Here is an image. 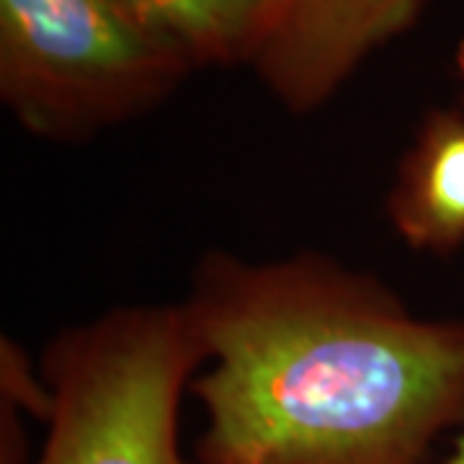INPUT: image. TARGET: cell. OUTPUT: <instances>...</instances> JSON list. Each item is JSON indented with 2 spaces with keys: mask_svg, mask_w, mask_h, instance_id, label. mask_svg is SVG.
<instances>
[{
  "mask_svg": "<svg viewBox=\"0 0 464 464\" xmlns=\"http://www.w3.org/2000/svg\"><path fill=\"white\" fill-rule=\"evenodd\" d=\"M207 362L197 464H433L464 431V320L325 253L209 250L183 299Z\"/></svg>",
  "mask_w": 464,
  "mask_h": 464,
  "instance_id": "1",
  "label": "cell"
},
{
  "mask_svg": "<svg viewBox=\"0 0 464 464\" xmlns=\"http://www.w3.org/2000/svg\"><path fill=\"white\" fill-rule=\"evenodd\" d=\"M204 362L183 302L60 331L42 353L52 402L36 464H197L181 449V402Z\"/></svg>",
  "mask_w": 464,
  "mask_h": 464,
  "instance_id": "2",
  "label": "cell"
},
{
  "mask_svg": "<svg viewBox=\"0 0 464 464\" xmlns=\"http://www.w3.org/2000/svg\"><path fill=\"white\" fill-rule=\"evenodd\" d=\"M191 70L127 0H0V99L42 140L83 142L119 127Z\"/></svg>",
  "mask_w": 464,
  "mask_h": 464,
  "instance_id": "3",
  "label": "cell"
},
{
  "mask_svg": "<svg viewBox=\"0 0 464 464\" xmlns=\"http://www.w3.org/2000/svg\"><path fill=\"white\" fill-rule=\"evenodd\" d=\"M426 0H264L248 65L292 114L331 101L369 54L413 26Z\"/></svg>",
  "mask_w": 464,
  "mask_h": 464,
  "instance_id": "4",
  "label": "cell"
},
{
  "mask_svg": "<svg viewBox=\"0 0 464 464\" xmlns=\"http://www.w3.org/2000/svg\"><path fill=\"white\" fill-rule=\"evenodd\" d=\"M384 207L392 230L415 253L464 248V114L431 111L423 119Z\"/></svg>",
  "mask_w": 464,
  "mask_h": 464,
  "instance_id": "5",
  "label": "cell"
},
{
  "mask_svg": "<svg viewBox=\"0 0 464 464\" xmlns=\"http://www.w3.org/2000/svg\"><path fill=\"white\" fill-rule=\"evenodd\" d=\"M194 67L248 65L264 0H127Z\"/></svg>",
  "mask_w": 464,
  "mask_h": 464,
  "instance_id": "6",
  "label": "cell"
},
{
  "mask_svg": "<svg viewBox=\"0 0 464 464\" xmlns=\"http://www.w3.org/2000/svg\"><path fill=\"white\" fill-rule=\"evenodd\" d=\"M0 392H3V402L14 405L18 411H26L47 423L52 402L50 387L42 377V369L34 372L32 362L26 359V351L11 338H3L0 346Z\"/></svg>",
  "mask_w": 464,
  "mask_h": 464,
  "instance_id": "7",
  "label": "cell"
},
{
  "mask_svg": "<svg viewBox=\"0 0 464 464\" xmlns=\"http://www.w3.org/2000/svg\"><path fill=\"white\" fill-rule=\"evenodd\" d=\"M447 464H464V431L457 433V441H454Z\"/></svg>",
  "mask_w": 464,
  "mask_h": 464,
  "instance_id": "8",
  "label": "cell"
},
{
  "mask_svg": "<svg viewBox=\"0 0 464 464\" xmlns=\"http://www.w3.org/2000/svg\"><path fill=\"white\" fill-rule=\"evenodd\" d=\"M454 63H457V72H459V81H462V88H464V39L459 42V47H457V57H454Z\"/></svg>",
  "mask_w": 464,
  "mask_h": 464,
  "instance_id": "9",
  "label": "cell"
}]
</instances>
